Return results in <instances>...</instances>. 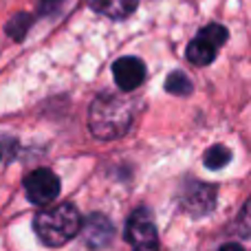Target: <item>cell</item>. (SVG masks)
Segmentation results:
<instances>
[{
	"label": "cell",
	"mask_w": 251,
	"mask_h": 251,
	"mask_svg": "<svg viewBox=\"0 0 251 251\" xmlns=\"http://www.w3.org/2000/svg\"><path fill=\"white\" fill-rule=\"evenodd\" d=\"M126 240L130 243L132 251H159L156 225L146 207H139L130 214L126 223Z\"/></svg>",
	"instance_id": "obj_4"
},
{
	"label": "cell",
	"mask_w": 251,
	"mask_h": 251,
	"mask_svg": "<svg viewBox=\"0 0 251 251\" xmlns=\"http://www.w3.org/2000/svg\"><path fill=\"white\" fill-rule=\"evenodd\" d=\"M25 194L33 205H49L60 196V178L47 168L33 170L25 178Z\"/></svg>",
	"instance_id": "obj_5"
},
{
	"label": "cell",
	"mask_w": 251,
	"mask_h": 251,
	"mask_svg": "<svg viewBox=\"0 0 251 251\" xmlns=\"http://www.w3.org/2000/svg\"><path fill=\"white\" fill-rule=\"evenodd\" d=\"M88 4L101 16L122 20V18H128L137 9L139 0H88Z\"/></svg>",
	"instance_id": "obj_9"
},
{
	"label": "cell",
	"mask_w": 251,
	"mask_h": 251,
	"mask_svg": "<svg viewBox=\"0 0 251 251\" xmlns=\"http://www.w3.org/2000/svg\"><path fill=\"white\" fill-rule=\"evenodd\" d=\"M16 154H18V141L13 137L0 134V165L9 163Z\"/></svg>",
	"instance_id": "obj_13"
},
{
	"label": "cell",
	"mask_w": 251,
	"mask_h": 251,
	"mask_svg": "<svg viewBox=\"0 0 251 251\" xmlns=\"http://www.w3.org/2000/svg\"><path fill=\"white\" fill-rule=\"evenodd\" d=\"M113 75H115V82L122 91L130 93V91H137L143 82H146V66L139 57H119L117 62L113 64Z\"/></svg>",
	"instance_id": "obj_7"
},
{
	"label": "cell",
	"mask_w": 251,
	"mask_h": 251,
	"mask_svg": "<svg viewBox=\"0 0 251 251\" xmlns=\"http://www.w3.org/2000/svg\"><path fill=\"white\" fill-rule=\"evenodd\" d=\"M218 251H245L243 247H240V245H234V243H229V245H223L221 249Z\"/></svg>",
	"instance_id": "obj_15"
},
{
	"label": "cell",
	"mask_w": 251,
	"mask_h": 251,
	"mask_svg": "<svg viewBox=\"0 0 251 251\" xmlns=\"http://www.w3.org/2000/svg\"><path fill=\"white\" fill-rule=\"evenodd\" d=\"M192 82L190 77H187L185 73H181V71H174V73L168 75V79H165V91L172 93V95H190L192 93Z\"/></svg>",
	"instance_id": "obj_10"
},
{
	"label": "cell",
	"mask_w": 251,
	"mask_h": 251,
	"mask_svg": "<svg viewBox=\"0 0 251 251\" xmlns=\"http://www.w3.org/2000/svg\"><path fill=\"white\" fill-rule=\"evenodd\" d=\"M134 119L132 101L115 93H101L88 108V130L100 141H115L130 130Z\"/></svg>",
	"instance_id": "obj_1"
},
{
	"label": "cell",
	"mask_w": 251,
	"mask_h": 251,
	"mask_svg": "<svg viewBox=\"0 0 251 251\" xmlns=\"http://www.w3.org/2000/svg\"><path fill=\"white\" fill-rule=\"evenodd\" d=\"M33 229L40 243L47 247H62L73 240L82 229V216L71 203H57L42 209L33 218Z\"/></svg>",
	"instance_id": "obj_2"
},
{
	"label": "cell",
	"mask_w": 251,
	"mask_h": 251,
	"mask_svg": "<svg viewBox=\"0 0 251 251\" xmlns=\"http://www.w3.org/2000/svg\"><path fill=\"white\" fill-rule=\"evenodd\" d=\"M31 22H33V18L26 16V13H16V16L9 20L7 25V33L11 35L13 40H22L26 35V31H29Z\"/></svg>",
	"instance_id": "obj_12"
},
{
	"label": "cell",
	"mask_w": 251,
	"mask_h": 251,
	"mask_svg": "<svg viewBox=\"0 0 251 251\" xmlns=\"http://www.w3.org/2000/svg\"><path fill=\"white\" fill-rule=\"evenodd\" d=\"M84 238H86V245L93 249H101L110 243L113 238V225L110 221L104 216V214H93L91 218L84 225Z\"/></svg>",
	"instance_id": "obj_8"
},
{
	"label": "cell",
	"mask_w": 251,
	"mask_h": 251,
	"mask_svg": "<svg viewBox=\"0 0 251 251\" xmlns=\"http://www.w3.org/2000/svg\"><path fill=\"white\" fill-rule=\"evenodd\" d=\"M203 161L209 170H221L231 161V152H229V148H225V146H212L205 152Z\"/></svg>",
	"instance_id": "obj_11"
},
{
	"label": "cell",
	"mask_w": 251,
	"mask_h": 251,
	"mask_svg": "<svg viewBox=\"0 0 251 251\" xmlns=\"http://www.w3.org/2000/svg\"><path fill=\"white\" fill-rule=\"evenodd\" d=\"M64 2L66 0H42L40 2V11H42V16H53V13L60 11Z\"/></svg>",
	"instance_id": "obj_14"
},
{
	"label": "cell",
	"mask_w": 251,
	"mask_h": 251,
	"mask_svg": "<svg viewBox=\"0 0 251 251\" xmlns=\"http://www.w3.org/2000/svg\"><path fill=\"white\" fill-rule=\"evenodd\" d=\"M181 205L192 216H205V214H209L214 209V205H216V187L207 185V183L192 181L190 185L183 190Z\"/></svg>",
	"instance_id": "obj_6"
},
{
	"label": "cell",
	"mask_w": 251,
	"mask_h": 251,
	"mask_svg": "<svg viewBox=\"0 0 251 251\" xmlns=\"http://www.w3.org/2000/svg\"><path fill=\"white\" fill-rule=\"evenodd\" d=\"M227 38H229V33H227V29L223 25H216V22H214V25H207L205 29L199 31V35H196L190 44H187V51H185L187 60L196 66L212 64L214 57L218 55V49L227 42Z\"/></svg>",
	"instance_id": "obj_3"
}]
</instances>
